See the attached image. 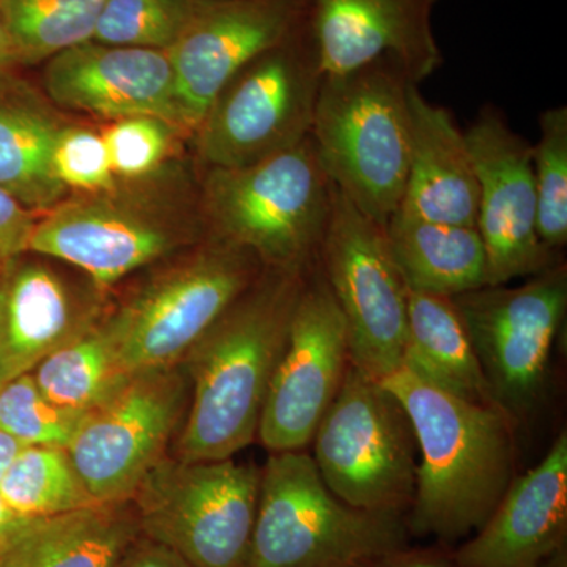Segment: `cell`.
Segmentation results:
<instances>
[{
  "label": "cell",
  "instance_id": "36",
  "mask_svg": "<svg viewBox=\"0 0 567 567\" xmlns=\"http://www.w3.org/2000/svg\"><path fill=\"white\" fill-rule=\"evenodd\" d=\"M369 567H464L451 554L450 557L435 550H410L401 548Z\"/></svg>",
  "mask_w": 567,
  "mask_h": 567
},
{
  "label": "cell",
  "instance_id": "35",
  "mask_svg": "<svg viewBox=\"0 0 567 567\" xmlns=\"http://www.w3.org/2000/svg\"><path fill=\"white\" fill-rule=\"evenodd\" d=\"M118 567H193L173 548L141 535L122 558Z\"/></svg>",
  "mask_w": 567,
  "mask_h": 567
},
{
  "label": "cell",
  "instance_id": "3",
  "mask_svg": "<svg viewBox=\"0 0 567 567\" xmlns=\"http://www.w3.org/2000/svg\"><path fill=\"white\" fill-rule=\"evenodd\" d=\"M208 235L199 186L182 194L156 173L104 192L69 194L37 216L28 252L74 265L107 290Z\"/></svg>",
  "mask_w": 567,
  "mask_h": 567
},
{
  "label": "cell",
  "instance_id": "4",
  "mask_svg": "<svg viewBox=\"0 0 567 567\" xmlns=\"http://www.w3.org/2000/svg\"><path fill=\"white\" fill-rule=\"evenodd\" d=\"M398 63L324 74L311 140L328 178L365 216L386 226L404 196L410 155L409 89Z\"/></svg>",
  "mask_w": 567,
  "mask_h": 567
},
{
  "label": "cell",
  "instance_id": "33",
  "mask_svg": "<svg viewBox=\"0 0 567 567\" xmlns=\"http://www.w3.org/2000/svg\"><path fill=\"white\" fill-rule=\"evenodd\" d=\"M55 177L73 193H96L117 183L102 133L66 125L52 151Z\"/></svg>",
  "mask_w": 567,
  "mask_h": 567
},
{
  "label": "cell",
  "instance_id": "19",
  "mask_svg": "<svg viewBox=\"0 0 567 567\" xmlns=\"http://www.w3.org/2000/svg\"><path fill=\"white\" fill-rule=\"evenodd\" d=\"M567 544V432L513 481L472 539L454 551L464 567H537Z\"/></svg>",
  "mask_w": 567,
  "mask_h": 567
},
{
  "label": "cell",
  "instance_id": "25",
  "mask_svg": "<svg viewBox=\"0 0 567 567\" xmlns=\"http://www.w3.org/2000/svg\"><path fill=\"white\" fill-rule=\"evenodd\" d=\"M402 365L465 401L495 405L453 298L409 290Z\"/></svg>",
  "mask_w": 567,
  "mask_h": 567
},
{
  "label": "cell",
  "instance_id": "37",
  "mask_svg": "<svg viewBox=\"0 0 567 567\" xmlns=\"http://www.w3.org/2000/svg\"><path fill=\"white\" fill-rule=\"evenodd\" d=\"M31 520V517L21 516L14 513L13 509L0 496V551L7 547L11 537L20 532L25 522Z\"/></svg>",
  "mask_w": 567,
  "mask_h": 567
},
{
  "label": "cell",
  "instance_id": "24",
  "mask_svg": "<svg viewBox=\"0 0 567 567\" xmlns=\"http://www.w3.org/2000/svg\"><path fill=\"white\" fill-rule=\"evenodd\" d=\"M388 245L409 290L454 298L488 286V264L476 226H456L395 210Z\"/></svg>",
  "mask_w": 567,
  "mask_h": 567
},
{
  "label": "cell",
  "instance_id": "39",
  "mask_svg": "<svg viewBox=\"0 0 567 567\" xmlns=\"http://www.w3.org/2000/svg\"><path fill=\"white\" fill-rule=\"evenodd\" d=\"M22 445L17 440L11 439L10 435L0 432V481L6 475L7 470L17 454L20 453Z\"/></svg>",
  "mask_w": 567,
  "mask_h": 567
},
{
  "label": "cell",
  "instance_id": "5",
  "mask_svg": "<svg viewBox=\"0 0 567 567\" xmlns=\"http://www.w3.org/2000/svg\"><path fill=\"white\" fill-rule=\"evenodd\" d=\"M334 186L311 136L235 169H204L200 208L208 234L244 246L265 268L309 270L319 260Z\"/></svg>",
  "mask_w": 567,
  "mask_h": 567
},
{
  "label": "cell",
  "instance_id": "7",
  "mask_svg": "<svg viewBox=\"0 0 567 567\" xmlns=\"http://www.w3.org/2000/svg\"><path fill=\"white\" fill-rule=\"evenodd\" d=\"M264 270L256 254L213 235L183 251L107 312L123 374L181 363Z\"/></svg>",
  "mask_w": 567,
  "mask_h": 567
},
{
  "label": "cell",
  "instance_id": "13",
  "mask_svg": "<svg viewBox=\"0 0 567 567\" xmlns=\"http://www.w3.org/2000/svg\"><path fill=\"white\" fill-rule=\"evenodd\" d=\"M319 267L344 317L352 364L375 380L393 374L404 360L409 287L385 227L336 188Z\"/></svg>",
  "mask_w": 567,
  "mask_h": 567
},
{
  "label": "cell",
  "instance_id": "41",
  "mask_svg": "<svg viewBox=\"0 0 567 567\" xmlns=\"http://www.w3.org/2000/svg\"><path fill=\"white\" fill-rule=\"evenodd\" d=\"M3 265V264H2ZM2 265H0V268H2Z\"/></svg>",
  "mask_w": 567,
  "mask_h": 567
},
{
  "label": "cell",
  "instance_id": "17",
  "mask_svg": "<svg viewBox=\"0 0 567 567\" xmlns=\"http://www.w3.org/2000/svg\"><path fill=\"white\" fill-rule=\"evenodd\" d=\"M440 0H306L303 22L324 74L379 61L420 84L442 66L434 32Z\"/></svg>",
  "mask_w": 567,
  "mask_h": 567
},
{
  "label": "cell",
  "instance_id": "1",
  "mask_svg": "<svg viewBox=\"0 0 567 567\" xmlns=\"http://www.w3.org/2000/svg\"><path fill=\"white\" fill-rule=\"evenodd\" d=\"M309 270L265 268L183 358L192 398L174 457L223 461L257 439L268 388Z\"/></svg>",
  "mask_w": 567,
  "mask_h": 567
},
{
  "label": "cell",
  "instance_id": "20",
  "mask_svg": "<svg viewBox=\"0 0 567 567\" xmlns=\"http://www.w3.org/2000/svg\"><path fill=\"white\" fill-rule=\"evenodd\" d=\"M22 256L0 268V386L31 374L103 312L50 265Z\"/></svg>",
  "mask_w": 567,
  "mask_h": 567
},
{
  "label": "cell",
  "instance_id": "2",
  "mask_svg": "<svg viewBox=\"0 0 567 567\" xmlns=\"http://www.w3.org/2000/svg\"><path fill=\"white\" fill-rule=\"evenodd\" d=\"M379 382L415 432L420 461L406 528L442 540L476 533L517 477L518 425L498 406L465 401L405 365Z\"/></svg>",
  "mask_w": 567,
  "mask_h": 567
},
{
  "label": "cell",
  "instance_id": "26",
  "mask_svg": "<svg viewBox=\"0 0 567 567\" xmlns=\"http://www.w3.org/2000/svg\"><path fill=\"white\" fill-rule=\"evenodd\" d=\"M44 398L65 409L91 412L128 379L115 357L107 312L31 372Z\"/></svg>",
  "mask_w": 567,
  "mask_h": 567
},
{
  "label": "cell",
  "instance_id": "21",
  "mask_svg": "<svg viewBox=\"0 0 567 567\" xmlns=\"http://www.w3.org/2000/svg\"><path fill=\"white\" fill-rule=\"evenodd\" d=\"M410 155L399 210L427 221L476 226L475 163L451 112L409 89Z\"/></svg>",
  "mask_w": 567,
  "mask_h": 567
},
{
  "label": "cell",
  "instance_id": "34",
  "mask_svg": "<svg viewBox=\"0 0 567 567\" xmlns=\"http://www.w3.org/2000/svg\"><path fill=\"white\" fill-rule=\"evenodd\" d=\"M37 215L0 189V265L28 252Z\"/></svg>",
  "mask_w": 567,
  "mask_h": 567
},
{
  "label": "cell",
  "instance_id": "11",
  "mask_svg": "<svg viewBox=\"0 0 567 567\" xmlns=\"http://www.w3.org/2000/svg\"><path fill=\"white\" fill-rule=\"evenodd\" d=\"M492 399L517 425L546 399L551 347L567 312V265L516 287L484 286L453 298Z\"/></svg>",
  "mask_w": 567,
  "mask_h": 567
},
{
  "label": "cell",
  "instance_id": "32",
  "mask_svg": "<svg viewBox=\"0 0 567 567\" xmlns=\"http://www.w3.org/2000/svg\"><path fill=\"white\" fill-rule=\"evenodd\" d=\"M178 130L151 115L118 118L104 130L107 155L118 181H141L159 173L169 158Z\"/></svg>",
  "mask_w": 567,
  "mask_h": 567
},
{
  "label": "cell",
  "instance_id": "15",
  "mask_svg": "<svg viewBox=\"0 0 567 567\" xmlns=\"http://www.w3.org/2000/svg\"><path fill=\"white\" fill-rule=\"evenodd\" d=\"M475 163L476 229L488 264V286L546 270L561 260L537 233V197L532 147L507 125L502 112L487 106L465 132Z\"/></svg>",
  "mask_w": 567,
  "mask_h": 567
},
{
  "label": "cell",
  "instance_id": "16",
  "mask_svg": "<svg viewBox=\"0 0 567 567\" xmlns=\"http://www.w3.org/2000/svg\"><path fill=\"white\" fill-rule=\"evenodd\" d=\"M305 2L203 0L181 39L167 51L192 136L227 82L297 28Z\"/></svg>",
  "mask_w": 567,
  "mask_h": 567
},
{
  "label": "cell",
  "instance_id": "38",
  "mask_svg": "<svg viewBox=\"0 0 567 567\" xmlns=\"http://www.w3.org/2000/svg\"><path fill=\"white\" fill-rule=\"evenodd\" d=\"M18 62L17 52L13 50V44L7 32L6 21H3L2 9H0V76L17 73Z\"/></svg>",
  "mask_w": 567,
  "mask_h": 567
},
{
  "label": "cell",
  "instance_id": "30",
  "mask_svg": "<svg viewBox=\"0 0 567 567\" xmlns=\"http://www.w3.org/2000/svg\"><path fill=\"white\" fill-rule=\"evenodd\" d=\"M203 0H106L93 40L169 51Z\"/></svg>",
  "mask_w": 567,
  "mask_h": 567
},
{
  "label": "cell",
  "instance_id": "6",
  "mask_svg": "<svg viewBox=\"0 0 567 567\" xmlns=\"http://www.w3.org/2000/svg\"><path fill=\"white\" fill-rule=\"evenodd\" d=\"M405 516L358 509L327 487L311 454L271 453L244 567H369L406 546Z\"/></svg>",
  "mask_w": 567,
  "mask_h": 567
},
{
  "label": "cell",
  "instance_id": "12",
  "mask_svg": "<svg viewBox=\"0 0 567 567\" xmlns=\"http://www.w3.org/2000/svg\"><path fill=\"white\" fill-rule=\"evenodd\" d=\"M189 398L181 361L134 372L85 415L66 453L96 503L132 502L142 480L167 456Z\"/></svg>",
  "mask_w": 567,
  "mask_h": 567
},
{
  "label": "cell",
  "instance_id": "22",
  "mask_svg": "<svg viewBox=\"0 0 567 567\" xmlns=\"http://www.w3.org/2000/svg\"><path fill=\"white\" fill-rule=\"evenodd\" d=\"M66 125L17 73L0 76V189L37 216L70 194L52 169V151Z\"/></svg>",
  "mask_w": 567,
  "mask_h": 567
},
{
  "label": "cell",
  "instance_id": "18",
  "mask_svg": "<svg viewBox=\"0 0 567 567\" xmlns=\"http://www.w3.org/2000/svg\"><path fill=\"white\" fill-rule=\"evenodd\" d=\"M43 91L62 110L110 121L151 115L192 134L167 51L87 41L47 62Z\"/></svg>",
  "mask_w": 567,
  "mask_h": 567
},
{
  "label": "cell",
  "instance_id": "27",
  "mask_svg": "<svg viewBox=\"0 0 567 567\" xmlns=\"http://www.w3.org/2000/svg\"><path fill=\"white\" fill-rule=\"evenodd\" d=\"M106 0H0L20 65L48 62L93 40Z\"/></svg>",
  "mask_w": 567,
  "mask_h": 567
},
{
  "label": "cell",
  "instance_id": "10",
  "mask_svg": "<svg viewBox=\"0 0 567 567\" xmlns=\"http://www.w3.org/2000/svg\"><path fill=\"white\" fill-rule=\"evenodd\" d=\"M262 466L164 456L134 492L141 535L193 567H244L259 506Z\"/></svg>",
  "mask_w": 567,
  "mask_h": 567
},
{
  "label": "cell",
  "instance_id": "28",
  "mask_svg": "<svg viewBox=\"0 0 567 567\" xmlns=\"http://www.w3.org/2000/svg\"><path fill=\"white\" fill-rule=\"evenodd\" d=\"M0 496L24 517H50L99 505L62 447L22 446L0 481Z\"/></svg>",
  "mask_w": 567,
  "mask_h": 567
},
{
  "label": "cell",
  "instance_id": "31",
  "mask_svg": "<svg viewBox=\"0 0 567 567\" xmlns=\"http://www.w3.org/2000/svg\"><path fill=\"white\" fill-rule=\"evenodd\" d=\"M87 413L65 409L44 398L32 374L0 386V432L22 446L69 450Z\"/></svg>",
  "mask_w": 567,
  "mask_h": 567
},
{
  "label": "cell",
  "instance_id": "8",
  "mask_svg": "<svg viewBox=\"0 0 567 567\" xmlns=\"http://www.w3.org/2000/svg\"><path fill=\"white\" fill-rule=\"evenodd\" d=\"M323 78L301 18L286 39L238 71L205 112L193 133L203 169L249 166L308 140Z\"/></svg>",
  "mask_w": 567,
  "mask_h": 567
},
{
  "label": "cell",
  "instance_id": "29",
  "mask_svg": "<svg viewBox=\"0 0 567 567\" xmlns=\"http://www.w3.org/2000/svg\"><path fill=\"white\" fill-rule=\"evenodd\" d=\"M539 141L532 147L537 197V233L550 251L567 244V107L540 112Z\"/></svg>",
  "mask_w": 567,
  "mask_h": 567
},
{
  "label": "cell",
  "instance_id": "14",
  "mask_svg": "<svg viewBox=\"0 0 567 567\" xmlns=\"http://www.w3.org/2000/svg\"><path fill=\"white\" fill-rule=\"evenodd\" d=\"M350 363L344 317L319 260L306 275L260 415L257 439L270 453L303 451L341 390Z\"/></svg>",
  "mask_w": 567,
  "mask_h": 567
},
{
  "label": "cell",
  "instance_id": "9",
  "mask_svg": "<svg viewBox=\"0 0 567 567\" xmlns=\"http://www.w3.org/2000/svg\"><path fill=\"white\" fill-rule=\"evenodd\" d=\"M311 443L317 470L339 499L372 513H409L416 487L415 432L382 382L350 363Z\"/></svg>",
  "mask_w": 567,
  "mask_h": 567
},
{
  "label": "cell",
  "instance_id": "23",
  "mask_svg": "<svg viewBox=\"0 0 567 567\" xmlns=\"http://www.w3.org/2000/svg\"><path fill=\"white\" fill-rule=\"evenodd\" d=\"M140 536L132 502L99 503L25 522L0 551V567H118Z\"/></svg>",
  "mask_w": 567,
  "mask_h": 567
},
{
  "label": "cell",
  "instance_id": "40",
  "mask_svg": "<svg viewBox=\"0 0 567 567\" xmlns=\"http://www.w3.org/2000/svg\"><path fill=\"white\" fill-rule=\"evenodd\" d=\"M537 567H567V544Z\"/></svg>",
  "mask_w": 567,
  "mask_h": 567
}]
</instances>
